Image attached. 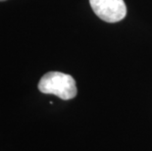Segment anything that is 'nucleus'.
I'll list each match as a JSON object with an SVG mask.
<instances>
[{"instance_id": "obj_3", "label": "nucleus", "mask_w": 152, "mask_h": 151, "mask_svg": "<svg viewBox=\"0 0 152 151\" xmlns=\"http://www.w3.org/2000/svg\"><path fill=\"white\" fill-rule=\"evenodd\" d=\"M0 1H4V0H0Z\"/></svg>"}, {"instance_id": "obj_1", "label": "nucleus", "mask_w": 152, "mask_h": 151, "mask_svg": "<svg viewBox=\"0 0 152 151\" xmlns=\"http://www.w3.org/2000/svg\"><path fill=\"white\" fill-rule=\"evenodd\" d=\"M38 89L44 94H54L63 100H70L77 95L74 78L60 72L45 74L38 82Z\"/></svg>"}, {"instance_id": "obj_2", "label": "nucleus", "mask_w": 152, "mask_h": 151, "mask_svg": "<svg viewBox=\"0 0 152 151\" xmlns=\"http://www.w3.org/2000/svg\"><path fill=\"white\" fill-rule=\"evenodd\" d=\"M95 15L107 23H117L127 15L124 0H89Z\"/></svg>"}]
</instances>
